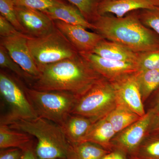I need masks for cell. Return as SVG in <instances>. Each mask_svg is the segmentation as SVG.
<instances>
[{"label":"cell","instance_id":"e0dca14e","mask_svg":"<svg viewBox=\"0 0 159 159\" xmlns=\"http://www.w3.org/2000/svg\"><path fill=\"white\" fill-rule=\"evenodd\" d=\"M116 134L110 122L105 117L94 122L81 142H92L111 152V141Z\"/></svg>","mask_w":159,"mask_h":159},{"label":"cell","instance_id":"30bf717a","mask_svg":"<svg viewBox=\"0 0 159 159\" xmlns=\"http://www.w3.org/2000/svg\"><path fill=\"white\" fill-rule=\"evenodd\" d=\"M29 37L23 34L1 37V45L5 48L10 57L34 79L39 76L40 71L28 45Z\"/></svg>","mask_w":159,"mask_h":159},{"label":"cell","instance_id":"e575fe53","mask_svg":"<svg viewBox=\"0 0 159 159\" xmlns=\"http://www.w3.org/2000/svg\"><path fill=\"white\" fill-rule=\"evenodd\" d=\"M20 159H38L33 149L24 152L22 157Z\"/></svg>","mask_w":159,"mask_h":159},{"label":"cell","instance_id":"5bb4252c","mask_svg":"<svg viewBox=\"0 0 159 159\" xmlns=\"http://www.w3.org/2000/svg\"><path fill=\"white\" fill-rule=\"evenodd\" d=\"M156 8L149 0H103L99 4L98 13L99 16L112 13L120 18L131 11Z\"/></svg>","mask_w":159,"mask_h":159},{"label":"cell","instance_id":"ba28073f","mask_svg":"<svg viewBox=\"0 0 159 159\" xmlns=\"http://www.w3.org/2000/svg\"><path fill=\"white\" fill-rule=\"evenodd\" d=\"M153 111L149 110L136 122L116 134L111 141L113 151L135 155L139 146L148 135Z\"/></svg>","mask_w":159,"mask_h":159},{"label":"cell","instance_id":"9c48e42d","mask_svg":"<svg viewBox=\"0 0 159 159\" xmlns=\"http://www.w3.org/2000/svg\"><path fill=\"white\" fill-rule=\"evenodd\" d=\"M97 73L112 82L139 72L138 65L106 59L91 52L79 53Z\"/></svg>","mask_w":159,"mask_h":159},{"label":"cell","instance_id":"d4e9b609","mask_svg":"<svg viewBox=\"0 0 159 159\" xmlns=\"http://www.w3.org/2000/svg\"><path fill=\"white\" fill-rule=\"evenodd\" d=\"M0 66L3 69H6L12 71L18 76L28 81L31 84L34 78L27 74L18 64L9 56L4 47L0 46Z\"/></svg>","mask_w":159,"mask_h":159},{"label":"cell","instance_id":"d590c367","mask_svg":"<svg viewBox=\"0 0 159 159\" xmlns=\"http://www.w3.org/2000/svg\"><path fill=\"white\" fill-rule=\"evenodd\" d=\"M154 7L159 8V0H149Z\"/></svg>","mask_w":159,"mask_h":159},{"label":"cell","instance_id":"7402d4cb","mask_svg":"<svg viewBox=\"0 0 159 159\" xmlns=\"http://www.w3.org/2000/svg\"><path fill=\"white\" fill-rule=\"evenodd\" d=\"M136 77L144 102L159 88V70L139 71Z\"/></svg>","mask_w":159,"mask_h":159},{"label":"cell","instance_id":"d6986e66","mask_svg":"<svg viewBox=\"0 0 159 159\" xmlns=\"http://www.w3.org/2000/svg\"><path fill=\"white\" fill-rule=\"evenodd\" d=\"M94 122L89 118L71 114L61 127L69 142L76 144L82 142Z\"/></svg>","mask_w":159,"mask_h":159},{"label":"cell","instance_id":"603a6c76","mask_svg":"<svg viewBox=\"0 0 159 159\" xmlns=\"http://www.w3.org/2000/svg\"><path fill=\"white\" fill-rule=\"evenodd\" d=\"M133 156L139 159H159V135H148Z\"/></svg>","mask_w":159,"mask_h":159},{"label":"cell","instance_id":"83f0119b","mask_svg":"<svg viewBox=\"0 0 159 159\" xmlns=\"http://www.w3.org/2000/svg\"><path fill=\"white\" fill-rule=\"evenodd\" d=\"M67 2V0H15L16 6H25L42 11Z\"/></svg>","mask_w":159,"mask_h":159},{"label":"cell","instance_id":"7c38bea8","mask_svg":"<svg viewBox=\"0 0 159 159\" xmlns=\"http://www.w3.org/2000/svg\"><path fill=\"white\" fill-rule=\"evenodd\" d=\"M54 21L57 29L79 53L92 52L99 43L105 39L99 33L87 31L81 26L58 20Z\"/></svg>","mask_w":159,"mask_h":159},{"label":"cell","instance_id":"4fadbf2b","mask_svg":"<svg viewBox=\"0 0 159 159\" xmlns=\"http://www.w3.org/2000/svg\"><path fill=\"white\" fill-rule=\"evenodd\" d=\"M137 73L112 83L116 88L118 101L142 117L146 112L137 80Z\"/></svg>","mask_w":159,"mask_h":159},{"label":"cell","instance_id":"52a82bcc","mask_svg":"<svg viewBox=\"0 0 159 159\" xmlns=\"http://www.w3.org/2000/svg\"><path fill=\"white\" fill-rule=\"evenodd\" d=\"M0 93L9 107V113L1 119V123L8 124L17 119L37 117L25 92L19 83L3 71L0 73Z\"/></svg>","mask_w":159,"mask_h":159},{"label":"cell","instance_id":"7a4b0ae2","mask_svg":"<svg viewBox=\"0 0 159 159\" xmlns=\"http://www.w3.org/2000/svg\"><path fill=\"white\" fill-rule=\"evenodd\" d=\"M97 33L108 41L134 52L144 53L159 50V39L139 19L137 10L124 17L99 16L92 23Z\"/></svg>","mask_w":159,"mask_h":159},{"label":"cell","instance_id":"836d02e7","mask_svg":"<svg viewBox=\"0 0 159 159\" xmlns=\"http://www.w3.org/2000/svg\"><path fill=\"white\" fill-rule=\"evenodd\" d=\"M156 91V94L154 99L153 106L151 108L154 112L159 111V88Z\"/></svg>","mask_w":159,"mask_h":159},{"label":"cell","instance_id":"4dcf8cb0","mask_svg":"<svg viewBox=\"0 0 159 159\" xmlns=\"http://www.w3.org/2000/svg\"><path fill=\"white\" fill-rule=\"evenodd\" d=\"M23 154L24 152L19 148L1 149L0 159H20Z\"/></svg>","mask_w":159,"mask_h":159},{"label":"cell","instance_id":"f546056e","mask_svg":"<svg viewBox=\"0 0 159 159\" xmlns=\"http://www.w3.org/2000/svg\"><path fill=\"white\" fill-rule=\"evenodd\" d=\"M22 34L23 33L18 31L14 26L11 25L5 18L3 17L2 16H0V36L1 37H11V36Z\"/></svg>","mask_w":159,"mask_h":159},{"label":"cell","instance_id":"f1b7e54d","mask_svg":"<svg viewBox=\"0 0 159 159\" xmlns=\"http://www.w3.org/2000/svg\"><path fill=\"white\" fill-rule=\"evenodd\" d=\"M138 66L139 71L159 70V50L140 53Z\"/></svg>","mask_w":159,"mask_h":159},{"label":"cell","instance_id":"ffe728a7","mask_svg":"<svg viewBox=\"0 0 159 159\" xmlns=\"http://www.w3.org/2000/svg\"><path fill=\"white\" fill-rule=\"evenodd\" d=\"M141 117L118 100L116 107L106 118L117 134L136 122Z\"/></svg>","mask_w":159,"mask_h":159},{"label":"cell","instance_id":"2e32d148","mask_svg":"<svg viewBox=\"0 0 159 159\" xmlns=\"http://www.w3.org/2000/svg\"><path fill=\"white\" fill-rule=\"evenodd\" d=\"M91 53L106 59L137 65L140 54L134 52L120 44L105 39L99 43Z\"/></svg>","mask_w":159,"mask_h":159},{"label":"cell","instance_id":"484cf974","mask_svg":"<svg viewBox=\"0 0 159 159\" xmlns=\"http://www.w3.org/2000/svg\"><path fill=\"white\" fill-rule=\"evenodd\" d=\"M15 6V0H0L1 16L14 26L18 31L25 34V30L18 20Z\"/></svg>","mask_w":159,"mask_h":159},{"label":"cell","instance_id":"4316f807","mask_svg":"<svg viewBox=\"0 0 159 159\" xmlns=\"http://www.w3.org/2000/svg\"><path fill=\"white\" fill-rule=\"evenodd\" d=\"M137 13L142 24L152 29L159 35V8L154 9H140Z\"/></svg>","mask_w":159,"mask_h":159},{"label":"cell","instance_id":"3957f363","mask_svg":"<svg viewBox=\"0 0 159 159\" xmlns=\"http://www.w3.org/2000/svg\"><path fill=\"white\" fill-rule=\"evenodd\" d=\"M7 125L37 139L34 152L38 159H67L71 143L59 125L38 116L17 119Z\"/></svg>","mask_w":159,"mask_h":159},{"label":"cell","instance_id":"44dd1931","mask_svg":"<svg viewBox=\"0 0 159 159\" xmlns=\"http://www.w3.org/2000/svg\"><path fill=\"white\" fill-rule=\"evenodd\" d=\"M111 152L90 142L71 144L67 159H102Z\"/></svg>","mask_w":159,"mask_h":159},{"label":"cell","instance_id":"ac0fdd59","mask_svg":"<svg viewBox=\"0 0 159 159\" xmlns=\"http://www.w3.org/2000/svg\"><path fill=\"white\" fill-rule=\"evenodd\" d=\"M31 135L13 129L7 124L0 125V148H19L23 152L32 149L33 140Z\"/></svg>","mask_w":159,"mask_h":159},{"label":"cell","instance_id":"cb8c5ba5","mask_svg":"<svg viewBox=\"0 0 159 159\" xmlns=\"http://www.w3.org/2000/svg\"><path fill=\"white\" fill-rule=\"evenodd\" d=\"M79 9L87 20L93 23L99 16L98 9L103 0H67Z\"/></svg>","mask_w":159,"mask_h":159},{"label":"cell","instance_id":"277c9868","mask_svg":"<svg viewBox=\"0 0 159 159\" xmlns=\"http://www.w3.org/2000/svg\"><path fill=\"white\" fill-rule=\"evenodd\" d=\"M26 95L38 117L61 126L72 114L78 97L68 92L39 91L25 88Z\"/></svg>","mask_w":159,"mask_h":159},{"label":"cell","instance_id":"8992f818","mask_svg":"<svg viewBox=\"0 0 159 159\" xmlns=\"http://www.w3.org/2000/svg\"><path fill=\"white\" fill-rule=\"evenodd\" d=\"M28 43L39 70L45 66L74 58L79 54L56 27L54 31L44 36L29 37Z\"/></svg>","mask_w":159,"mask_h":159},{"label":"cell","instance_id":"d6a6232c","mask_svg":"<svg viewBox=\"0 0 159 159\" xmlns=\"http://www.w3.org/2000/svg\"><path fill=\"white\" fill-rule=\"evenodd\" d=\"M102 159H126L125 154L118 150H113L109 152Z\"/></svg>","mask_w":159,"mask_h":159},{"label":"cell","instance_id":"8fae6325","mask_svg":"<svg viewBox=\"0 0 159 159\" xmlns=\"http://www.w3.org/2000/svg\"><path fill=\"white\" fill-rule=\"evenodd\" d=\"M19 22L29 37H39L55 29L54 21L43 11L22 6H15Z\"/></svg>","mask_w":159,"mask_h":159},{"label":"cell","instance_id":"5b68a950","mask_svg":"<svg viewBox=\"0 0 159 159\" xmlns=\"http://www.w3.org/2000/svg\"><path fill=\"white\" fill-rule=\"evenodd\" d=\"M117 102L114 84L102 77L78 98L71 114L86 117L96 122L106 117Z\"/></svg>","mask_w":159,"mask_h":159},{"label":"cell","instance_id":"1f68e13d","mask_svg":"<svg viewBox=\"0 0 159 159\" xmlns=\"http://www.w3.org/2000/svg\"><path fill=\"white\" fill-rule=\"evenodd\" d=\"M148 135H159V111L157 112L153 111L149 125Z\"/></svg>","mask_w":159,"mask_h":159},{"label":"cell","instance_id":"8d00e7d4","mask_svg":"<svg viewBox=\"0 0 159 159\" xmlns=\"http://www.w3.org/2000/svg\"><path fill=\"white\" fill-rule=\"evenodd\" d=\"M130 159H139L136 156H130Z\"/></svg>","mask_w":159,"mask_h":159},{"label":"cell","instance_id":"6da1fadb","mask_svg":"<svg viewBox=\"0 0 159 159\" xmlns=\"http://www.w3.org/2000/svg\"><path fill=\"white\" fill-rule=\"evenodd\" d=\"M31 84L39 91L68 92L80 98L102 78L79 54L43 67Z\"/></svg>","mask_w":159,"mask_h":159},{"label":"cell","instance_id":"9a60e30c","mask_svg":"<svg viewBox=\"0 0 159 159\" xmlns=\"http://www.w3.org/2000/svg\"><path fill=\"white\" fill-rule=\"evenodd\" d=\"M43 12L53 21L58 20L70 25L81 26L86 29L96 30L93 24L87 20L79 9L68 2Z\"/></svg>","mask_w":159,"mask_h":159}]
</instances>
